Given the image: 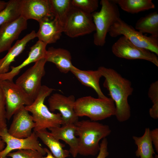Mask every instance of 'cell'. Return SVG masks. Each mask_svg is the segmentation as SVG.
<instances>
[{
	"label": "cell",
	"mask_w": 158,
	"mask_h": 158,
	"mask_svg": "<svg viewBox=\"0 0 158 158\" xmlns=\"http://www.w3.org/2000/svg\"><path fill=\"white\" fill-rule=\"evenodd\" d=\"M123 11L134 14L154 8L155 6L151 0H112Z\"/></svg>",
	"instance_id": "25"
},
{
	"label": "cell",
	"mask_w": 158,
	"mask_h": 158,
	"mask_svg": "<svg viewBox=\"0 0 158 158\" xmlns=\"http://www.w3.org/2000/svg\"><path fill=\"white\" fill-rule=\"evenodd\" d=\"M74 124L79 140L78 154L87 156L98 153L100 141L111 133L109 126L90 120L78 121Z\"/></svg>",
	"instance_id": "2"
},
{
	"label": "cell",
	"mask_w": 158,
	"mask_h": 158,
	"mask_svg": "<svg viewBox=\"0 0 158 158\" xmlns=\"http://www.w3.org/2000/svg\"><path fill=\"white\" fill-rule=\"evenodd\" d=\"M47 156L45 157H43L42 158H55L52 154L50 150L46 148H44Z\"/></svg>",
	"instance_id": "34"
},
{
	"label": "cell",
	"mask_w": 158,
	"mask_h": 158,
	"mask_svg": "<svg viewBox=\"0 0 158 158\" xmlns=\"http://www.w3.org/2000/svg\"><path fill=\"white\" fill-rule=\"evenodd\" d=\"M36 37V32L32 30L16 41L8 50L6 55L0 59V74L9 71L11 64L15 61L16 58L23 51L27 43Z\"/></svg>",
	"instance_id": "20"
},
{
	"label": "cell",
	"mask_w": 158,
	"mask_h": 158,
	"mask_svg": "<svg viewBox=\"0 0 158 158\" xmlns=\"http://www.w3.org/2000/svg\"><path fill=\"white\" fill-rule=\"evenodd\" d=\"M0 137L6 144V146L0 151V158H7V155L14 150L30 149L36 150L43 155L46 153L41 146L38 138L34 131L29 137L25 138L13 137L9 134L7 128L0 130Z\"/></svg>",
	"instance_id": "11"
},
{
	"label": "cell",
	"mask_w": 158,
	"mask_h": 158,
	"mask_svg": "<svg viewBox=\"0 0 158 158\" xmlns=\"http://www.w3.org/2000/svg\"><path fill=\"white\" fill-rule=\"evenodd\" d=\"M45 58L40 59L16 79L15 83L21 86L34 101L42 86L41 81L45 74Z\"/></svg>",
	"instance_id": "9"
},
{
	"label": "cell",
	"mask_w": 158,
	"mask_h": 158,
	"mask_svg": "<svg viewBox=\"0 0 158 158\" xmlns=\"http://www.w3.org/2000/svg\"><path fill=\"white\" fill-rule=\"evenodd\" d=\"M43 155L39 152L30 149H20L11 152L7 156L11 158H42Z\"/></svg>",
	"instance_id": "30"
},
{
	"label": "cell",
	"mask_w": 158,
	"mask_h": 158,
	"mask_svg": "<svg viewBox=\"0 0 158 158\" xmlns=\"http://www.w3.org/2000/svg\"><path fill=\"white\" fill-rule=\"evenodd\" d=\"M150 138L155 150L158 153V128H156L150 131Z\"/></svg>",
	"instance_id": "33"
},
{
	"label": "cell",
	"mask_w": 158,
	"mask_h": 158,
	"mask_svg": "<svg viewBox=\"0 0 158 158\" xmlns=\"http://www.w3.org/2000/svg\"><path fill=\"white\" fill-rule=\"evenodd\" d=\"M100 4V11H95L91 15L96 28L94 43L97 46L102 47L106 43L107 35L111 27L120 18V13L117 5L112 0H102Z\"/></svg>",
	"instance_id": "5"
},
{
	"label": "cell",
	"mask_w": 158,
	"mask_h": 158,
	"mask_svg": "<svg viewBox=\"0 0 158 158\" xmlns=\"http://www.w3.org/2000/svg\"><path fill=\"white\" fill-rule=\"evenodd\" d=\"M95 30L91 14L73 6L64 26L65 34L69 37L75 38L90 34Z\"/></svg>",
	"instance_id": "8"
},
{
	"label": "cell",
	"mask_w": 158,
	"mask_h": 158,
	"mask_svg": "<svg viewBox=\"0 0 158 158\" xmlns=\"http://www.w3.org/2000/svg\"><path fill=\"white\" fill-rule=\"evenodd\" d=\"M82 84L92 88L97 93L98 98H107L102 92L99 84L100 78L102 76L100 71L97 70H82L75 67L71 71Z\"/></svg>",
	"instance_id": "21"
},
{
	"label": "cell",
	"mask_w": 158,
	"mask_h": 158,
	"mask_svg": "<svg viewBox=\"0 0 158 158\" xmlns=\"http://www.w3.org/2000/svg\"><path fill=\"white\" fill-rule=\"evenodd\" d=\"M26 109L22 107L13 114L12 123L8 132L11 135L19 138H25L31 135L35 124L32 116Z\"/></svg>",
	"instance_id": "13"
},
{
	"label": "cell",
	"mask_w": 158,
	"mask_h": 158,
	"mask_svg": "<svg viewBox=\"0 0 158 158\" xmlns=\"http://www.w3.org/2000/svg\"><path fill=\"white\" fill-rule=\"evenodd\" d=\"M39 28L36 33L38 40L47 45L56 42L63 32V28L53 15L45 17L38 22Z\"/></svg>",
	"instance_id": "15"
},
{
	"label": "cell",
	"mask_w": 158,
	"mask_h": 158,
	"mask_svg": "<svg viewBox=\"0 0 158 158\" xmlns=\"http://www.w3.org/2000/svg\"><path fill=\"white\" fill-rule=\"evenodd\" d=\"M47 45L44 43L38 40L30 48L27 58L19 65L11 66L10 71L0 74V80L13 81L14 77L19 73L22 69L31 63L45 58L47 52Z\"/></svg>",
	"instance_id": "17"
},
{
	"label": "cell",
	"mask_w": 158,
	"mask_h": 158,
	"mask_svg": "<svg viewBox=\"0 0 158 158\" xmlns=\"http://www.w3.org/2000/svg\"><path fill=\"white\" fill-rule=\"evenodd\" d=\"M74 110L78 117L86 116L96 121L115 116L116 113L114 102L111 98L102 99L90 96L75 100Z\"/></svg>",
	"instance_id": "4"
},
{
	"label": "cell",
	"mask_w": 158,
	"mask_h": 158,
	"mask_svg": "<svg viewBox=\"0 0 158 158\" xmlns=\"http://www.w3.org/2000/svg\"><path fill=\"white\" fill-rule=\"evenodd\" d=\"M55 90L45 85H42L41 89L32 103L25 106L26 109L32 114L35 126L33 129L35 132L61 126L63 124L60 113L51 112L44 104L46 98L49 96Z\"/></svg>",
	"instance_id": "3"
},
{
	"label": "cell",
	"mask_w": 158,
	"mask_h": 158,
	"mask_svg": "<svg viewBox=\"0 0 158 158\" xmlns=\"http://www.w3.org/2000/svg\"><path fill=\"white\" fill-rule=\"evenodd\" d=\"M111 50L113 54L118 58L146 60L158 66V58L156 54L135 46L123 36L121 37L113 44Z\"/></svg>",
	"instance_id": "10"
},
{
	"label": "cell",
	"mask_w": 158,
	"mask_h": 158,
	"mask_svg": "<svg viewBox=\"0 0 158 158\" xmlns=\"http://www.w3.org/2000/svg\"><path fill=\"white\" fill-rule=\"evenodd\" d=\"M97 69L105 78L103 86L109 91L111 98L114 102L117 120L121 122L128 120L131 116L128 99L133 91L131 82L112 68L100 66Z\"/></svg>",
	"instance_id": "1"
},
{
	"label": "cell",
	"mask_w": 158,
	"mask_h": 158,
	"mask_svg": "<svg viewBox=\"0 0 158 158\" xmlns=\"http://www.w3.org/2000/svg\"><path fill=\"white\" fill-rule=\"evenodd\" d=\"M22 0H10L5 7L0 11V26L13 21L21 16Z\"/></svg>",
	"instance_id": "26"
},
{
	"label": "cell",
	"mask_w": 158,
	"mask_h": 158,
	"mask_svg": "<svg viewBox=\"0 0 158 158\" xmlns=\"http://www.w3.org/2000/svg\"><path fill=\"white\" fill-rule=\"evenodd\" d=\"M149 97L152 101L153 105L150 109V117L154 119L158 118V81L152 83L150 85L148 93Z\"/></svg>",
	"instance_id": "28"
},
{
	"label": "cell",
	"mask_w": 158,
	"mask_h": 158,
	"mask_svg": "<svg viewBox=\"0 0 158 158\" xmlns=\"http://www.w3.org/2000/svg\"><path fill=\"white\" fill-rule=\"evenodd\" d=\"M109 33L113 37L122 35L135 46L158 55V37L144 35L120 18L111 27Z\"/></svg>",
	"instance_id": "6"
},
{
	"label": "cell",
	"mask_w": 158,
	"mask_h": 158,
	"mask_svg": "<svg viewBox=\"0 0 158 158\" xmlns=\"http://www.w3.org/2000/svg\"><path fill=\"white\" fill-rule=\"evenodd\" d=\"M52 13L60 23L64 26L68 13L73 6L71 0H50Z\"/></svg>",
	"instance_id": "27"
},
{
	"label": "cell",
	"mask_w": 158,
	"mask_h": 158,
	"mask_svg": "<svg viewBox=\"0 0 158 158\" xmlns=\"http://www.w3.org/2000/svg\"><path fill=\"white\" fill-rule=\"evenodd\" d=\"M108 142L107 139L105 138L102 140L100 143V149L96 158H106L109 154L108 151Z\"/></svg>",
	"instance_id": "32"
},
{
	"label": "cell",
	"mask_w": 158,
	"mask_h": 158,
	"mask_svg": "<svg viewBox=\"0 0 158 158\" xmlns=\"http://www.w3.org/2000/svg\"><path fill=\"white\" fill-rule=\"evenodd\" d=\"M75 101V97L73 95L66 96L60 93H54L48 100L49 109L52 112L56 110L60 112L62 125L75 123L78 121L79 117L74 110Z\"/></svg>",
	"instance_id": "12"
},
{
	"label": "cell",
	"mask_w": 158,
	"mask_h": 158,
	"mask_svg": "<svg viewBox=\"0 0 158 158\" xmlns=\"http://www.w3.org/2000/svg\"><path fill=\"white\" fill-rule=\"evenodd\" d=\"M73 6L87 13L91 14L99 7L98 0H71Z\"/></svg>",
	"instance_id": "29"
},
{
	"label": "cell",
	"mask_w": 158,
	"mask_h": 158,
	"mask_svg": "<svg viewBox=\"0 0 158 158\" xmlns=\"http://www.w3.org/2000/svg\"><path fill=\"white\" fill-rule=\"evenodd\" d=\"M5 144L0 137V151L2 150L5 147Z\"/></svg>",
	"instance_id": "36"
},
{
	"label": "cell",
	"mask_w": 158,
	"mask_h": 158,
	"mask_svg": "<svg viewBox=\"0 0 158 158\" xmlns=\"http://www.w3.org/2000/svg\"><path fill=\"white\" fill-rule=\"evenodd\" d=\"M149 128L145 129L143 135L141 137L133 136L135 144L137 147L135 152L136 156L140 158H154V153L150 136Z\"/></svg>",
	"instance_id": "23"
},
{
	"label": "cell",
	"mask_w": 158,
	"mask_h": 158,
	"mask_svg": "<svg viewBox=\"0 0 158 158\" xmlns=\"http://www.w3.org/2000/svg\"><path fill=\"white\" fill-rule=\"evenodd\" d=\"M45 59L47 62L54 63L60 72L64 73L71 71L75 67L72 63L70 53L63 48H49Z\"/></svg>",
	"instance_id": "19"
},
{
	"label": "cell",
	"mask_w": 158,
	"mask_h": 158,
	"mask_svg": "<svg viewBox=\"0 0 158 158\" xmlns=\"http://www.w3.org/2000/svg\"><path fill=\"white\" fill-rule=\"evenodd\" d=\"M35 133L38 138L48 147L55 158H66L69 156V150L63 149L65 145L56 139L47 129Z\"/></svg>",
	"instance_id": "22"
},
{
	"label": "cell",
	"mask_w": 158,
	"mask_h": 158,
	"mask_svg": "<svg viewBox=\"0 0 158 158\" xmlns=\"http://www.w3.org/2000/svg\"><path fill=\"white\" fill-rule=\"evenodd\" d=\"M0 87L5 99L6 118L8 120L22 107L30 105L34 101L21 86L13 81L0 80Z\"/></svg>",
	"instance_id": "7"
},
{
	"label": "cell",
	"mask_w": 158,
	"mask_h": 158,
	"mask_svg": "<svg viewBox=\"0 0 158 158\" xmlns=\"http://www.w3.org/2000/svg\"><path fill=\"white\" fill-rule=\"evenodd\" d=\"M7 128L4 97L0 87V130Z\"/></svg>",
	"instance_id": "31"
},
{
	"label": "cell",
	"mask_w": 158,
	"mask_h": 158,
	"mask_svg": "<svg viewBox=\"0 0 158 158\" xmlns=\"http://www.w3.org/2000/svg\"><path fill=\"white\" fill-rule=\"evenodd\" d=\"M57 140H62L69 146V153L74 158L78 154L79 140L75 135L76 127L74 123L62 125V126L48 129Z\"/></svg>",
	"instance_id": "18"
},
{
	"label": "cell",
	"mask_w": 158,
	"mask_h": 158,
	"mask_svg": "<svg viewBox=\"0 0 158 158\" xmlns=\"http://www.w3.org/2000/svg\"><path fill=\"white\" fill-rule=\"evenodd\" d=\"M52 15L50 0H22L21 16L26 20L32 19L38 22Z\"/></svg>",
	"instance_id": "16"
},
{
	"label": "cell",
	"mask_w": 158,
	"mask_h": 158,
	"mask_svg": "<svg viewBox=\"0 0 158 158\" xmlns=\"http://www.w3.org/2000/svg\"><path fill=\"white\" fill-rule=\"evenodd\" d=\"M135 28L140 32L148 33L158 37V13L155 11L140 18L137 21Z\"/></svg>",
	"instance_id": "24"
},
{
	"label": "cell",
	"mask_w": 158,
	"mask_h": 158,
	"mask_svg": "<svg viewBox=\"0 0 158 158\" xmlns=\"http://www.w3.org/2000/svg\"><path fill=\"white\" fill-rule=\"evenodd\" d=\"M154 158H158V155L155 154Z\"/></svg>",
	"instance_id": "37"
},
{
	"label": "cell",
	"mask_w": 158,
	"mask_h": 158,
	"mask_svg": "<svg viewBox=\"0 0 158 158\" xmlns=\"http://www.w3.org/2000/svg\"><path fill=\"white\" fill-rule=\"evenodd\" d=\"M27 26V20L20 16L0 26V53L10 49L13 42Z\"/></svg>",
	"instance_id": "14"
},
{
	"label": "cell",
	"mask_w": 158,
	"mask_h": 158,
	"mask_svg": "<svg viewBox=\"0 0 158 158\" xmlns=\"http://www.w3.org/2000/svg\"><path fill=\"white\" fill-rule=\"evenodd\" d=\"M7 2L0 0V11L4 9L6 6Z\"/></svg>",
	"instance_id": "35"
}]
</instances>
